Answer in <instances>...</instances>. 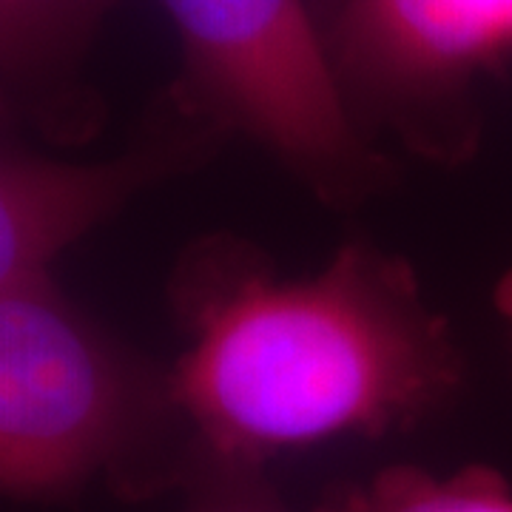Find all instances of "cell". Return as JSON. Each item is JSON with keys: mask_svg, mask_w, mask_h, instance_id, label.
<instances>
[{"mask_svg": "<svg viewBox=\"0 0 512 512\" xmlns=\"http://www.w3.org/2000/svg\"><path fill=\"white\" fill-rule=\"evenodd\" d=\"M177 302L191 345L168 376L194 430L188 458L262 467L279 450L399 433L441 410L464 379L413 271L367 242L305 279L205 251Z\"/></svg>", "mask_w": 512, "mask_h": 512, "instance_id": "1", "label": "cell"}, {"mask_svg": "<svg viewBox=\"0 0 512 512\" xmlns=\"http://www.w3.org/2000/svg\"><path fill=\"white\" fill-rule=\"evenodd\" d=\"M171 376L46 274L0 291V495L63 501L103 476L128 498L183 481Z\"/></svg>", "mask_w": 512, "mask_h": 512, "instance_id": "2", "label": "cell"}, {"mask_svg": "<svg viewBox=\"0 0 512 512\" xmlns=\"http://www.w3.org/2000/svg\"><path fill=\"white\" fill-rule=\"evenodd\" d=\"M183 49L180 106L231 128L330 200L382 174L305 0H160Z\"/></svg>", "mask_w": 512, "mask_h": 512, "instance_id": "3", "label": "cell"}, {"mask_svg": "<svg viewBox=\"0 0 512 512\" xmlns=\"http://www.w3.org/2000/svg\"><path fill=\"white\" fill-rule=\"evenodd\" d=\"M322 40L359 126L461 157L476 143L473 80L512 55V0H342Z\"/></svg>", "mask_w": 512, "mask_h": 512, "instance_id": "4", "label": "cell"}, {"mask_svg": "<svg viewBox=\"0 0 512 512\" xmlns=\"http://www.w3.org/2000/svg\"><path fill=\"white\" fill-rule=\"evenodd\" d=\"M177 163L163 131L106 163H66L0 146V291L49 262Z\"/></svg>", "mask_w": 512, "mask_h": 512, "instance_id": "5", "label": "cell"}, {"mask_svg": "<svg viewBox=\"0 0 512 512\" xmlns=\"http://www.w3.org/2000/svg\"><path fill=\"white\" fill-rule=\"evenodd\" d=\"M120 0H0V106L49 137L100 120L83 69Z\"/></svg>", "mask_w": 512, "mask_h": 512, "instance_id": "6", "label": "cell"}, {"mask_svg": "<svg viewBox=\"0 0 512 512\" xmlns=\"http://www.w3.org/2000/svg\"><path fill=\"white\" fill-rule=\"evenodd\" d=\"M313 512H512V487L490 467L453 476L387 467L362 484L333 490Z\"/></svg>", "mask_w": 512, "mask_h": 512, "instance_id": "7", "label": "cell"}, {"mask_svg": "<svg viewBox=\"0 0 512 512\" xmlns=\"http://www.w3.org/2000/svg\"><path fill=\"white\" fill-rule=\"evenodd\" d=\"M183 512H291L262 467L191 458L183 473Z\"/></svg>", "mask_w": 512, "mask_h": 512, "instance_id": "8", "label": "cell"}, {"mask_svg": "<svg viewBox=\"0 0 512 512\" xmlns=\"http://www.w3.org/2000/svg\"><path fill=\"white\" fill-rule=\"evenodd\" d=\"M495 305H498V311L507 319V325L512 330V271L501 279V285L495 291Z\"/></svg>", "mask_w": 512, "mask_h": 512, "instance_id": "9", "label": "cell"}]
</instances>
